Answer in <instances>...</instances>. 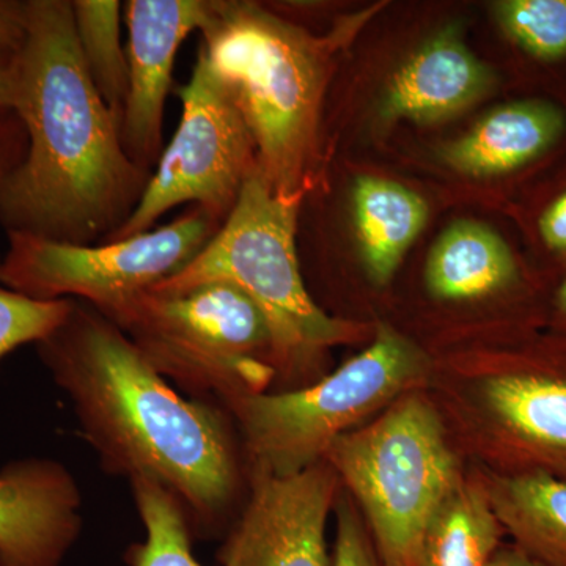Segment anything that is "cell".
<instances>
[{"instance_id": "f1b7e54d", "label": "cell", "mask_w": 566, "mask_h": 566, "mask_svg": "<svg viewBox=\"0 0 566 566\" xmlns=\"http://www.w3.org/2000/svg\"><path fill=\"white\" fill-rule=\"evenodd\" d=\"M486 566H547L535 557L528 556L515 543H502Z\"/></svg>"}, {"instance_id": "9a60e30c", "label": "cell", "mask_w": 566, "mask_h": 566, "mask_svg": "<svg viewBox=\"0 0 566 566\" xmlns=\"http://www.w3.org/2000/svg\"><path fill=\"white\" fill-rule=\"evenodd\" d=\"M564 129L553 104L520 102L488 112L463 137L442 148V161L468 177L509 174L534 161Z\"/></svg>"}, {"instance_id": "7c38bea8", "label": "cell", "mask_w": 566, "mask_h": 566, "mask_svg": "<svg viewBox=\"0 0 566 566\" xmlns=\"http://www.w3.org/2000/svg\"><path fill=\"white\" fill-rule=\"evenodd\" d=\"M211 0H128V95L122 117V144L133 163L155 170L164 151L167 96L182 41L202 29Z\"/></svg>"}, {"instance_id": "7a4b0ae2", "label": "cell", "mask_w": 566, "mask_h": 566, "mask_svg": "<svg viewBox=\"0 0 566 566\" xmlns=\"http://www.w3.org/2000/svg\"><path fill=\"white\" fill-rule=\"evenodd\" d=\"M13 112L25 151L0 181L7 233L91 245L132 218L150 170L129 159L122 123L88 76L71 0H25Z\"/></svg>"}, {"instance_id": "4fadbf2b", "label": "cell", "mask_w": 566, "mask_h": 566, "mask_svg": "<svg viewBox=\"0 0 566 566\" xmlns=\"http://www.w3.org/2000/svg\"><path fill=\"white\" fill-rule=\"evenodd\" d=\"M82 497L69 469L25 458L0 469V566H61L82 531Z\"/></svg>"}, {"instance_id": "d6986e66", "label": "cell", "mask_w": 566, "mask_h": 566, "mask_svg": "<svg viewBox=\"0 0 566 566\" xmlns=\"http://www.w3.org/2000/svg\"><path fill=\"white\" fill-rule=\"evenodd\" d=\"M504 536L483 480L464 475L428 524L420 566H486Z\"/></svg>"}, {"instance_id": "8992f818", "label": "cell", "mask_w": 566, "mask_h": 566, "mask_svg": "<svg viewBox=\"0 0 566 566\" xmlns=\"http://www.w3.org/2000/svg\"><path fill=\"white\" fill-rule=\"evenodd\" d=\"M431 360L389 326L333 374L300 389L240 398L227 405L248 465L292 475L324 460L335 439L374 420L403 395L423 390Z\"/></svg>"}, {"instance_id": "603a6c76", "label": "cell", "mask_w": 566, "mask_h": 566, "mask_svg": "<svg viewBox=\"0 0 566 566\" xmlns=\"http://www.w3.org/2000/svg\"><path fill=\"white\" fill-rule=\"evenodd\" d=\"M71 305L73 300H32L0 281V359L22 345H39L65 322Z\"/></svg>"}, {"instance_id": "d4e9b609", "label": "cell", "mask_w": 566, "mask_h": 566, "mask_svg": "<svg viewBox=\"0 0 566 566\" xmlns=\"http://www.w3.org/2000/svg\"><path fill=\"white\" fill-rule=\"evenodd\" d=\"M25 151V133L20 118L11 112L0 117V181L21 161Z\"/></svg>"}, {"instance_id": "ba28073f", "label": "cell", "mask_w": 566, "mask_h": 566, "mask_svg": "<svg viewBox=\"0 0 566 566\" xmlns=\"http://www.w3.org/2000/svg\"><path fill=\"white\" fill-rule=\"evenodd\" d=\"M222 223L189 207L167 226L109 243L80 245L7 233L0 281L32 300H76L106 312L185 270Z\"/></svg>"}, {"instance_id": "4316f807", "label": "cell", "mask_w": 566, "mask_h": 566, "mask_svg": "<svg viewBox=\"0 0 566 566\" xmlns=\"http://www.w3.org/2000/svg\"><path fill=\"white\" fill-rule=\"evenodd\" d=\"M539 232L553 251H566V192L539 219Z\"/></svg>"}, {"instance_id": "9c48e42d", "label": "cell", "mask_w": 566, "mask_h": 566, "mask_svg": "<svg viewBox=\"0 0 566 566\" xmlns=\"http://www.w3.org/2000/svg\"><path fill=\"white\" fill-rule=\"evenodd\" d=\"M181 120L164 148L132 218L103 243L153 230L155 223L188 205L226 222L245 181L259 167L255 142L240 107L202 55L191 80L178 88Z\"/></svg>"}, {"instance_id": "5bb4252c", "label": "cell", "mask_w": 566, "mask_h": 566, "mask_svg": "<svg viewBox=\"0 0 566 566\" xmlns=\"http://www.w3.org/2000/svg\"><path fill=\"white\" fill-rule=\"evenodd\" d=\"M494 84L493 70L465 46L452 25L424 41L395 71L379 114L389 122H442L482 99Z\"/></svg>"}, {"instance_id": "30bf717a", "label": "cell", "mask_w": 566, "mask_h": 566, "mask_svg": "<svg viewBox=\"0 0 566 566\" xmlns=\"http://www.w3.org/2000/svg\"><path fill=\"white\" fill-rule=\"evenodd\" d=\"M458 386L461 428L486 471L566 480V357L497 365Z\"/></svg>"}, {"instance_id": "8fae6325", "label": "cell", "mask_w": 566, "mask_h": 566, "mask_svg": "<svg viewBox=\"0 0 566 566\" xmlns=\"http://www.w3.org/2000/svg\"><path fill=\"white\" fill-rule=\"evenodd\" d=\"M248 501L223 536L222 566H331L326 526L340 495L333 465L292 475L248 465Z\"/></svg>"}, {"instance_id": "f546056e", "label": "cell", "mask_w": 566, "mask_h": 566, "mask_svg": "<svg viewBox=\"0 0 566 566\" xmlns=\"http://www.w3.org/2000/svg\"><path fill=\"white\" fill-rule=\"evenodd\" d=\"M557 311L566 318V281L562 283L556 296Z\"/></svg>"}, {"instance_id": "3957f363", "label": "cell", "mask_w": 566, "mask_h": 566, "mask_svg": "<svg viewBox=\"0 0 566 566\" xmlns=\"http://www.w3.org/2000/svg\"><path fill=\"white\" fill-rule=\"evenodd\" d=\"M199 55L240 107L260 174L283 196L316 182L327 46L252 2L211 0Z\"/></svg>"}, {"instance_id": "cb8c5ba5", "label": "cell", "mask_w": 566, "mask_h": 566, "mask_svg": "<svg viewBox=\"0 0 566 566\" xmlns=\"http://www.w3.org/2000/svg\"><path fill=\"white\" fill-rule=\"evenodd\" d=\"M335 543L331 566H382L370 531L354 502L338 495L335 504Z\"/></svg>"}, {"instance_id": "5b68a950", "label": "cell", "mask_w": 566, "mask_h": 566, "mask_svg": "<svg viewBox=\"0 0 566 566\" xmlns=\"http://www.w3.org/2000/svg\"><path fill=\"white\" fill-rule=\"evenodd\" d=\"M324 460L348 488L382 566H420L436 510L463 480L441 408L424 390L335 439Z\"/></svg>"}, {"instance_id": "277c9868", "label": "cell", "mask_w": 566, "mask_h": 566, "mask_svg": "<svg viewBox=\"0 0 566 566\" xmlns=\"http://www.w3.org/2000/svg\"><path fill=\"white\" fill-rule=\"evenodd\" d=\"M305 193L275 192L256 170L203 251L180 273L151 289L177 292L222 282L241 290L266 318L275 379L290 382L286 390L318 381L323 354L359 338L356 324L326 314L305 285L297 248Z\"/></svg>"}, {"instance_id": "6da1fadb", "label": "cell", "mask_w": 566, "mask_h": 566, "mask_svg": "<svg viewBox=\"0 0 566 566\" xmlns=\"http://www.w3.org/2000/svg\"><path fill=\"white\" fill-rule=\"evenodd\" d=\"M36 349L107 471L170 491L193 536L229 531L244 475L226 409L175 392L117 324L82 301Z\"/></svg>"}, {"instance_id": "ffe728a7", "label": "cell", "mask_w": 566, "mask_h": 566, "mask_svg": "<svg viewBox=\"0 0 566 566\" xmlns=\"http://www.w3.org/2000/svg\"><path fill=\"white\" fill-rule=\"evenodd\" d=\"M82 61L96 91L122 123L128 95V54L122 43L123 3L71 0Z\"/></svg>"}, {"instance_id": "44dd1931", "label": "cell", "mask_w": 566, "mask_h": 566, "mask_svg": "<svg viewBox=\"0 0 566 566\" xmlns=\"http://www.w3.org/2000/svg\"><path fill=\"white\" fill-rule=\"evenodd\" d=\"M134 502L145 527V542L126 553L132 566H202L192 554V528L185 506L151 480H132Z\"/></svg>"}, {"instance_id": "ac0fdd59", "label": "cell", "mask_w": 566, "mask_h": 566, "mask_svg": "<svg viewBox=\"0 0 566 566\" xmlns=\"http://www.w3.org/2000/svg\"><path fill=\"white\" fill-rule=\"evenodd\" d=\"M354 221L368 277L386 285L428 221V205L405 186L360 177L353 189Z\"/></svg>"}, {"instance_id": "e0dca14e", "label": "cell", "mask_w": 566, "mask_h": 566, "mask_svg": "<svg viewBox=\"0 0 566 566\" xmlns=\"http://www.w3.org/2000/svg\"><path fill=\"white\" fill-rule=\"evenodd\" d=\"M517 266L505 241L480 222L452 223L436 241L424 282L441 301H475L512 286Z\"/></svg>"}, {"instance_id": "7402d4cb", "label": "cell", "mask_w": 566, "mask_h": 566, "mask_svg": "<svg viewBox=\"0 0 566 566\" xmlns=\"http://www.w3.org/2000/svg\"><path fill=\"white\" fill-rule=\"evenodd\" d=\"M495 14L506 35L535 57L566 55V0H505Z\"/></svg>"}, {"instance_id": "83f0119b", "label": "cell", "mask_w": 566, "mask_h": 566, "mask_svg": "<svg viewBox=\"0 0 566 566\" xmlns=\"http://www.w3.org/2000/svg\"><path fill=\"white\" fill-rule=\"evenodd\" d=\"M14 55L17 52L0 51V117L13 112Z\"/></svg>"}, {"instance_id": "52a82bcc", "label": "cell", "mask_w": 566, "mask_h": 566, "mask_svg": "<svg viewBox=\"0 0 566 566\" xmlns=\"http://www.w3.org/2000/svg\"><path fill=\"white\" fill-rule=\"evenodd\" d=\"M167 381L223 408L268 392L277 375L270 326L229 283L148 290L102 312Z\"/></svg>"}, {"instance_id": "484cf974", "label": "cell", "mask_w": 566, "mask_h": 566, "mask_svg": "<svg viewBox=\"0 0 566 566\" xmlns=\"http://www.w3.org/2000/svg\"><path fill=\"white\" fill-rule=\"evenodd\" d=\"M25 33V2L0 0V51L20 50Z\"/></svg>"}, {"instance_id": "2e32d148", "label": "cell", "mask_w": 566, "mask_h": 566, "mask_svg": "<svg viewBox=\"0 0 566 566\" xmlns=\"http://www.w3.org/2000/svg\"><path fill=\"white\" fill-rule=\"evenodd\" d=\"M513 543L547 566H566V480L543 474L476 472Z\"/></svg>"}]
</instances>
